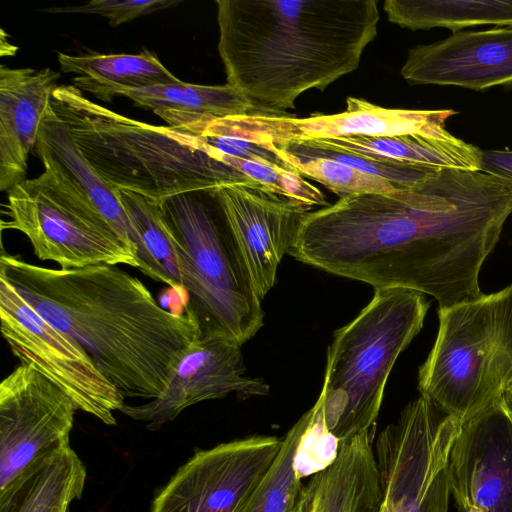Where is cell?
<instances>
[{"mask_svg": "<svg viewBox=\"0 0 512 512\" xmlns=\"http://www.w3.org/2000/svg\"><path fill=\"white\" fill-rule=\"evenodd\" d=\"M480 172L497 179L512 194V150H482Z\"/></svg>", "mask_w": 512, "mask_h": 512, "instance_id": "obj_33", "label": "cell"}, {"mask_svg": "<svg viewBox=\"0 0 512 512\" xmlns=\"http://www.w3.org/2000/svg\"><path fill=\"white\" fill-rule=\"evenodd\" d=\"M0 319L2 336L21 364L57 385L78 409L116 424L114 413L125 405L122 394L82 345L43 319L3 277Z\"/></svg>", "mask_w": 512, "mask_h": 512, "instance_id": "obj_10", "label": "cell"}, {"mask_svg": "<svg viewBox=\"0 0 512 512\" xmlns=\"http://www.w3.org/2000/svg\"><path fill=\"white\" fill-rule=\"evenodd\" d=\"M117 195L138 238L137 269L156 281L183 291L180 266L160 203L128 190H117Z\"/></svg>", "mask_w": 512, "mask_h": 512, "instance_id": "obj_26", "label": "cell"}, {"mask_svg": "<svg viewBox=\"0 0 512 512\" xmlns=\"http://www.w3.org/2000/svg\"><path fill=\"white\" fill-rule=\"evenodd\" d=\"M312 417L311 407L281 439L274 462L241 512H292L297 506L304 486L297 467L298 452Z\"/></svg>", "mask_w": 512, "mask_h": 512, "instance_id": "obj_27", "label": "cell"}, {"mask_svg": "<svg viewBox=\"0 0 512 512\" xmlns=\"http://www.w3.org/2000/svg\"><path fill=\"white\" fill-rule=\"evenodd\" d=\"M216 5L227 84L255 112L266 114H285L305 91H323L356 70L380 19L376 0H218Z\"/></svg>", "mask_w": 512, "mask_h": 512, "instance_id": "obj_3", "label": "cell"}, {"mask_svg": "<svg viewBox=\"0 0 512 512\" xmlns=\"http://www.w3.org/2000/svg\"><path fill=\"white\" fill-rule=\"evenodd\" d=\"M73 400L37 370L19 365L0 384V506L42 462L70 446Z\"/></svg>", "mask_w": 512, "mask_h": 512, "instance_id": "obj_11", "label": "cell"}, {"mask_svg": "<svg viewBox=\"0 0 512 512\" xmlns=\"http://www.w3.org/2000/svg\"><path fill=\"white\" fill-rule=\"evenodd\" d=\"M410 84L482 91L512 85V25L453 32L408 51L401 68Z\"/></svg>", "mask_w": 512, "mask_h": 512, "instance_id": "obj_17", "label": "cell"}, {"mask_svg": "<svg viewBox=\"0 0 512 512\" xmlns=\"http://www.w3.org/2000/svg\"><path fill=\"white\" fill-rule=\"evenodd\" d=\"M276 147L290 154L324 156L337 160L361 172L382 177L398 188L414 187L437 171L424 167L387 163L342 151L320 148L308 141H288Z\"/></svg>", "mask_w": 512, "mask_h": 512, "instance_id": "obj_30", "label": "cell"}, {"mask_svg": "<svg viewBox=\"0 0 512 512\" xmlns=\"http://www.w3.org/2000/svg\"><path fill=\"white\" fill-rule=\"evenodd\" d=\"M60 73L45 68L0 67V190L26 178L28 155Z\"/></svg>", "mask_w": 512, "mask_h": 512, "instance_id": "obj_18", "label": "cell"}, {"mask_svg": "<svg viewBox=\"0 0 512 512\" xmlns=\"http://www.w3.org/2000/svg\"><path fill=\"white\" fill-rule=\"evenodd\" d=\"M390 22L411 30L512 25V0H385Z\"/></svg>", "mask_w": 512, "mask_h": 512, "instance_id": "obj_24", "label": "cell"}, {"mask_svg": "<svg viewBox=\"0 0 512 512\" xmlns=\"http://www.w3.org/2000/svg\"><path fill=\"white\" fill-rule=\"evenodd\" d=\"M35 147L60 165L135 255L138 238L118 198L117 190L110 187L84 157L68 125L54 111L51 101L40 124Z\"/></svg>", "mask_w": 512, "mask_h": 512, "instance_id": "obj_21", "label": "cell"}, {"mask_svg": "<svg viewBox=\"0 0 512 512\" xmlns=\"http://www.w3.org/2000/svg\"><path fill=\"white\" fill-rule=\"evenodd\" d=\"M461 424L420 395L374 442L378 512H449L448 461Z\"/></svg>", "mask_w": 512, "mask_h": 512, "instance_id": "obj_9", "label": "cell"}, {"mask_svg": "<svg viewBox=\"0 0 512 512\" xmlns=\"http://www.w3.org/2000/svg\"><path fill=\"white\" fill-rule=\"evenodd\" d=\"M177 0H92L79 6L48 7L49 13H87L101 15L108 19L112 27L129 22L179 4Z\"/></svg>", "mask_w": 512, "mask_h": 512, "instance_id": "obj_31", "label": "cell"}, {"mask_svg": "<svg viewBox=\"0 0 512 512\" xmlns=\"http://www.w3.org/2000/svg\"><path fill=\"white\" fill-rule=\"evenodd\" d=\"M438 318L418 389L462 425L505 396L512 383V284L439 308Z\"/></svg>", "mask_w": 512, "mask_h": 512, "instance_id": "obj_7", "label": "cell"}, {"mask_svg": "<svg viewBox=\"0 0 512 512\" xmlns=\"http://www.w3.org/2000/svg\"><path fill=\"white\" fill-rule=\"evenodd\" d=\"M213 150L243 160L272 163L283 168L293 169L277 153L274 145H260L232 135L200 134L197 135ZM295 170V169H293Z\"/></svg>", "mask_w": 512, "mask_h": 512, "instance_id": "obj_32", "label": "cell"}, {"mask_svg": "<svg viewBox=\"0 0 512 512\" xmlns=\"http://www.w3.org/2000/svg\"><path fill=\"white\" fill-rule=\"evenodd\" d=\"M376 428L338 443L334 459L304 484L303 512H378L382 501Z\"/></svg>", "mask_w": 512, "mask_h": 512, "instance_id": "obj_19", "label": "cell"}, {"mask_svg": "<svg viewBox=\"0 0 512 512\" xmlns=\"http://www.w3.org/2000/svg\"><path fill=\"white\" fill-rule=\"evenodd\" d=\"M245 370L241 345L218 336L199 338L175 362L159 397L140 405L125 404L120 412L155 430L205 400L231 393L242 398L267 395L269 385L246 376Z\"/></svg>", "mask_w": 512, "mask_h": 512, "instance_id": "obj_15", "label": "cell"}, {"mask_svg": "<svg viewBox=\"0 0 512 512\" xmlns=\"http://www.w3.org/2000/svg\"><path fill=\"white\" fill-rule=\"evenodd\" d=\"M51 105L84 157L115 190L132 191L159 203L227 184L266 191L215 159L197 135L121 115L91 101L73 85H58Z\"/></svg>", "mask_w": 512, "mask_h": 512, "instance_id": "obj_4", "label": "cell"}, {"mask_svg": "<svg viewBox=\"0 0 512 512\" xmlns=\"http://www.w3.org/2000/svg\"><path fill=\"white\" fill-rule=\"evenodd\" d=\"M505 397H506L508 403L510 404V406L512 407V383L509 386V388L507 389V391L505 393Z\"/></svg>", "mask_w": 512, "mask_h": 512, "instance_id": "obj_34", "label": "cell"}, {"mask_svg": "<svg viewBox=\"0 0 512 512\" xmlns=\"http://www.w3.org/2000/svg\"><path fill=\"white\" fill-rule=\"evenodd\" d=\"M160 207L187 294L185 313L200 338L242 346L262 327L264 311L216 189L178 194Z\"/></svg>", "mask_w": 512, "mask_h": 512, "instance_id": "obj_5", "label": "cell"}, {"mask_svg": "<svg viewBox=\"0 0 512 512\" xmlns=\"http://www.w3.org/2000/svg\"><path fill=\"white\" fill-rule=\"evenodd\" d=\"M281 447L254 435L197 451L152 502L150 512H241Z\"/></svg>", "mask_w": 512, "mask_h": 512, "instance_id": "obj_13", "label": "cell"}, {"mask_svg": "<svg viewBox=\"0 0 512 512\" xmlns=\"http://www.w3.org/2000/svg\"><path fill=\"white\" fill-rule=\"evenodd\" d=\"M448 472L462 512H512V407L505 396L462 424Z\"/></svg>", "mask_w": 512, "mask_h": 512, "instance_id": "obj_14", "label": "cell"}, {"mask_svg": "<svg viewBox=\"0 0 512 512\" xmlns=\"http://www.w3.org/2000/svg\"><path fill=\"white\" fill-rule=\"evenodd\" d=\"M292 512H303L301 501L299 500L297 506L293 509Z\"/></svg>", "mask_w": 512, "mask_h": 512, "instance_id": "obj_35", "label": "cell"}, {"mask_svg": "<svg viewBox=\"0 0 512 512\" xmlns=\"http://www.w3.org/2000/svg\"><path fill=\"white\" fill-rule=\"evenodd\" d=\"M209 147V146H208ZM212 156L262 186L267 192L312 208L328 206L324 194L296 170L278 165L248 161L219 153L209 147Z\"/></svg>", "mask_w": 512, "mask_h": 512, "instance_id": "obj_29", "label": "cell"}, {"mask_svg": "<svg viewBox=\"0 0 512 512\" xmlns=\"http://www.w3.org/2000/svg\"><path fill=\"white\" fill-rule=\"evenodd\" d=\"M512 213V194L480 171L437 170L422 183L309 211L289 253L374 289H406L439 308L479 298V274Z\"/></svg>", "mask_w": 512, "mask_h": 512, "instance_id": "obj_1", "label": "cell"}, {"mask_svg": "<svg viewBox=\"0 0 512 512\" xmlns=\"http://www.w3.org/2000/svg\"><path fill=\"white\" fill-rule=\"evenodd\" d=\"M135 105L150 109L170 127L181 129L206 117L222 118L255 112L253 104L236 88L183 81L123 91Z\"/></svg>", "mask_w": 512, "mask_h": 512, "instance_id": "obj_23", "label": "cell"}, {"mask_svg": "<svg viewBox=\"0 0 512 512\" xmlns=\"http://www.w3.org/2000/svg\"><path fill=\"white\" fill-rule=\"evenodd\" d=\"M86 476L81 459L67 446L46 458L0 512H68L81 498Z\"/></svg>", "mask_w": 512, "mask_h": 512, "instance_id": "obj_25", "label": "cell"}, {"mask_svg": "<svg viewBox=\"0 0 512 512\" xmlns=\"http://www.w3.org/2000/svg\"><path fill=\"white\" fill-rule=\"evenodd\" d=\"M216 193L262 301L311 208L239 183L220 186Z\"/></svg>", "mask_w": 512, "mask_h": 512, "instance_id": "obj_16", "label": "cell"}, {"mask_svg": "<svg viewBox=\"0 0 512 512\" xmlns=\"http://www.w3.org/2000/svg\"><path fill=\"white\" fill-rule=\"evenodd\" d=\"M0 277L82 345L124 398L159 397L175 362L201 337L191 316L162 308L116 265L54 269L3 252Z\"/></svg>", "mask_w": 512, "mask_h": 512, "instance_id": "obj_2", "label": "cell"}, {"mask_svg": "<svg viewBox=\"0 0 512 512\" xmlns=\"http://www.w3.org/2000/svg\"><path fill=\"white\" fill-rule=\"evenodd\" d=\"M430 302L406 289H374L370 302L335 331L320 396L324 427L338 443L376 428L385 386L421 331Z\"/></svg>", "mask_w": 512, "mask_h": 512, "instance_id": "obj_6", "label": "cell"}, {"mask_svg": "<svg viewBox=\"0 0 512 512\" xmlns=\"http://www.w3.org/2000/svg\"><path fill=\"white\" fill-rule=\"evenodd\" d=\"M277 153L303 177L324 185L340 198L362 193H389L399 189L382 177L361 172L328 157L295 155L279 148Z\"/></svg>", "mask_w": 512, "mask_h": 512, "instance_id": "obj_28", "label": "cell"}, {"mask_svg": "<svg viewBox=\"0 0 512 512\" xmlns=\"http://www.w3.org/2000/svg\"><path fill=\"white\" fill-rule=\"evenodd\" d=\"M57 58L62 72L77 75L74 87L107 103L123 91L180 81L147 50L138 54L77 56L58 52Z\"/></svg>", "mask_w": 512, "mask_h": 512, "instance_id": "obj_22", "label": "cell"}, {"mask_svg": "<svg viewBox=\"0 0 512 512\" xmlns=\"http://www.w3.org/2000/svg\"><path fill=\"white\" fill-rule=\"evenodd\" d=\"M36 151L44 171L8 191L10 219L2 221V229L20 231L40 260L54 261L62 269L96 264L137 268L132 250L60 165Z\"/></svg>", "mask_w": 512, "mask_h": 512, "instance_id": "obj_8", "label": "cell"}, {"mask_svg": "<svg viewBox=\"0 0 512 512\" xmlns=\"http://www.w3.org/2000/svg\"><path fill=\"white\" fill-rule=\"evenodd\" d=\"M314 146L342 151L378 161L434 170L480 171L482 149L452 134L428 136H346L302 140Z\"/></svg>", "mask_w": 512, "mask_h": 512, "instance_id": "obj_20", "label": "cell"}, {"mask_svg": "<svg viewBox=\"0 0 512 512\" xmlns=\"http://www.w3.org/2000/svg\"><path fill=\"white\" fill-rule=\"evenodd\" d=\"M346 104V110L341 113L312 114L305 118L257 112L204 118L189 124L185 130L194 135L237 136L264 146L346 136H445L449 134L446 121L457 113L451 109H389L355 97H348Z\"/></svg>", "mask_w": 512, "mask_h": 512, "instance_id": "obj_12", "label": "cell"}]
</instances>
